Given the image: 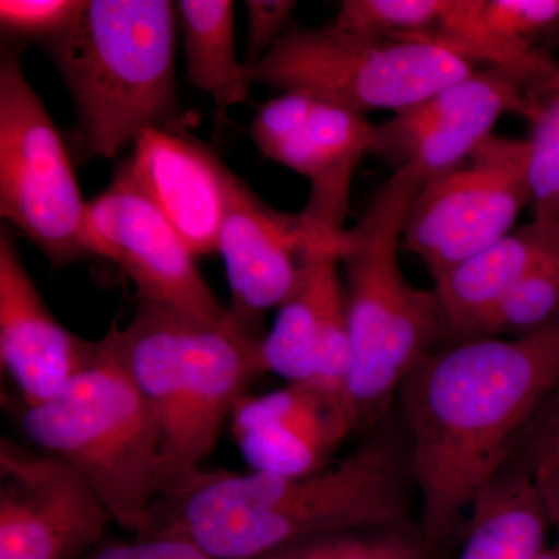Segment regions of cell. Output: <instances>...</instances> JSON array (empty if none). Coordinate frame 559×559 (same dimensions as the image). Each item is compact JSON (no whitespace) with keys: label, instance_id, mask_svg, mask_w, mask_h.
Wrapping results in <instances>:
<instances>
[{"label":"cell","instance_id":"1","mask_svg":"<svg viewBox=\"0 0 559 559\" xmlns=\"http://www.w3.org/2000/svg\"><path fill=\"white\" fill-rule=\"evenodd\" d=\"M559 388V320L524 337H476L436 349L399 392L430 551L465 525L471 502L506 468Z\"/></svg>","mask_w":559,"mask_h":559},{"label":"cell","instance_id":"2","mask_svg":"<svg viewBox=\"0 0 559 559\" xmlns=\"http://www.w3.org/2000/svg\"><path fill=\"white\" fill-rule=\"evenodd\" d=\"M407 479L409 452L381 433L308 476L202 471L157 502L154 533L213 559H257L316 536L406 524Z\"/></svg>","mask_w":559,"mask_h":559},{"label":"cell","instance_id":"3","mask_svg":"<svg viewBox=\"0 0 559 559\" xmlns=\"http://www.w3.org/2000/svg\"><path fill=\"white\" fill-rule=\"evenodd\" d=\"M425 180L415 167L393 171L358 224L342 235L345 400L356 430L377 426L418 364L441 341H451L436 293L411 285L400 264L404 224Z\"/></svg>","mask_w":559,"mask_h":559},{"label":"cell","instance_id":"4","mask_svg":"<svg viewBox=\"0 0 559 559\" xmlns=\"http://www.w3.org/2000/svg\"><path fill=\"white\" fill-rule=\"evenodd\" d=\"M106 341L148 403L160 436L164 496L189 487L253 374L260 342L227 322H210L140 300Z\"/></svg>","mask_w":559,"mask_h":559},{"label":"cell","instance_id":"5","mask_svg":"<svg viewBox=\"0 0 559 559\" xmlns=\"http://www.w3.org/2000/svg\"><path fill=\"white\" fill-rule=\"evenodd\" d=\"M178 13L167 0H84L47 49L75 103L87 153L112 159L150 130H182Z\"/></svg>","mask_w":559,"mask_h":559},{"label":"cell","instance_id":"6","mask_svg":"<svg viewBox=\"0 0 559 559\" xmlns=\"http://www.w3.org/2000/svg\"><path fill=\"white\" fill-rule=\"evenodd\" d=\"M20 423L36 450L64 460L90 484L112 522L132 536L153 535L164 496L159 429L106 337L60 393L22 407Z\"/></svg>","mask_w":559,"mask_h":559},{"label":"cell","instance_id":"7","mask_svg":"<svg viewBox=\"0 0 559 559\" xmlns=\"http://www.w3.org/2000/svg\"><path fill=\"white\" fill-rule=\"evenodd\" d=\"M476 72L473 62L417 40L290 27L253 68L255 83L310 95L349 112L412 108Z\"/></svg>","mask_w":559,"mask_h":559},{"label":"cell","instance_id":"8","mask_svg":"<svg viewBox=\"0 0 559 559\" xmlns=\"http://www.w3.org/2000/svg\"><path fill=\"white\" fill-rule=\"evenodd\" d=\"M86 207L49 110L20 55L7 51L0 62V213L61 267L91 257Z\"/></svg>","mask_w":559,"mask_h":559},{"label":"cell","instance_id":"9","mask_svg":"<svg viewBox=\"0 0 559 559\" xmlns=\"http://www.w3.org/2000/svg\"><path fill=\"white\" fill-rule=\"evenodd\" d=\"M530 205L527 140L489 135L454 168L425 180L401 249L418 257L436 282L513 231Z\"/></svg>","mask_w":559,"mask_h":559},{"label":"cell","instance_id":"10","mask_svg":"<svg viewBox=\"0 0 559 559\" xmlns=\"http://www.w3.org/2000/svg\"><path fill=\"white\" fill-rule=\"evenodd\" d=\"M559 73L516 68L476 70L381 124H374V156L393 171L415 167L426 179L450 170L495 134L507 114L532 120L544 92Z\"/></svg>","mask_w":559,"mask_h":559},{"label":"cell","instance_id":"11","mask_svg":"<svg viewBox=\"0 0 559 559\" xmlns=\"http://www.w3.org/2000/svg\"><path fill=\"white\" fill-rule=\"evenodd\" d=\"M112 522L86 480L64 460L0 443V559H81Z\"/></svg>","mask_w":559,"mask_h":559},{"label":"cell","instance_id":"12","mask_svg":"<svg viewBox=\"0 0 559 559\" xmlns=\"http://www.w3.org/2000/svg\"><path fill=\"white\" fill-rule=\"evenodd\" d=\"M84 242L91 257L112 261L131 278L140 300L210 322L229 319L178 230L120 171L108 189L87 201Z\"/></svg>","mask_w":559,"mask_h":559},{"label":"cell","instance_id":"13","mask_svg":"<svg viewBox=\"0 0 559 559\" xmlns=\"http://www.w3.org/2000/svg\"><path fill=\"white\" fill-rule=\"evenodd\" d=\"M342 235L320 229L301 213L278 212L241 180L216 245L226 264L231 325L261 342L264 314L288 299L312 261L341 255Z\"/></svg>","mask_w":559,"mask_h":559},{"label":"cell","instance_id":"14","mask_svg":"<svg viewBox=\"0 0 559 559\" xmlns=\"http://www.w3.org/2000/svg\"><path fill=\"white\" fill-rule=\"evenodd\" d=\"M250 135L264 157L310 182L301 215L342 234L356 170L373 153L374 124L310 95L280 94L257 110Z\"/></svg>","mask_w":559,"mask_h":559},{"label":"cell","instance_id":"15","mask_svg":"<svg viewBox=\"0 0 559 559\" xmlns=\"http://www.w3.org/2000/svg\"><path fill=\"white\" fill-rule=\"evenodd\" d=\"M231 436L255 473L308 476L333 463L356 432L347 401L307 382L263 395L246 393L230 415Z\"/></svg>","mask_w":559,"mask_h":559},{"label":"cell","instance_id":"16","mask_svg":"<svg viewBox=\"0 0 559 559\" xmlns=\"http://www.w3.org/2000/svg\"><path fill=\"white\" fill-rule=\"evenodd\" d=\"M120 173L164 213L197 259L216 252L241 179L204 143L183 130L143 132Z\"/></svg>","mask_w":559,"mask_h":559},{"label":"cell","instance_id":"17","mask_svg":"<svg viewBox=\"0 0 559 559\" xmlns=\"http://www.w3.org/2000/svg\"><path fill=\"white\" fill-rule=\"evenodd\" d=\"M340 267V253H326L304 272L260 342V373L307 382L345 399L349 344Z\"/></svg>","mask_w":559,"mask_h":559},{"label":"cell","instance_id":"18","mask_svg":"<svg viewBox=\"0 0 559 559\" xmlns=\"http://www.w3.org/2000/svg\"><path fill=\"white\" fill-rule=\"evenodd\" d=\"M95 342L55 319L9 235L0 238V360L24 406L60 393L91 362Z\"/></svg>","mask_w":559,"mask_h":559},{"label":"cell","instance_id":"19","mask_svg":"<svg viewBox=\"0 0 559 559\" xmlns=\"http://www.w3.org/2000/svg\"><path fill=\"white\" fill-rule=\"evenodd\" d=\"M329 24L360 35L430 44L474 66L559 69L555 57H525L500 38L480 0H345Z\"/></svg>","mask_w":559,"mask_h":559},{"label":"cell","instance_id":"20","mask_svg":"<svg viewBox=\"0 0 559 559\" xmlns=\"http://www.w3.org/2000/svg\"><path fill=\"white\" fill-rule=\"evenodd\" d=\"M559 250V219H532L433 282L451 341L473 337L499 301Z\"/></svg>","mask_w":559,"mask_h":559},{"label":"cell","instance_id":"21","mask_svg":"<svg viewBox=\"0 0 559 559\" xmlns=\"http://www.w3.org/2000/svg\"><path fill=\"white\" fill-rule=\"evenodd\" d=\"M462 528L457 559H538L551 530L532 484L502 469L477 492Z\"/></svg>","mask_w":559,"mask_h":559},{"label":"cell","instance_id":"22","mask_svg":"<svg viewBox=\"0 0 559 559\" xmlns=\"http://www.w3.org/2000/svg\"><path fill=\"white\" fill-rule=\"evenodd\" d=\"M186 53L187 79L216 108L229 109L249 97L255 73L240 61L235 44V3L229 0L176 2Z\"/></svg>","mask_w":559,"mask_h":559},{"label":"cell","instance_id":"23","mask_svg":"<svg viewBox=\"0 0 559 559\" xmlns=\"http://www.w3.org/2000/svg\"><path fill=\"white\" fill-rule=\"evenodd\" d=\"M559 320V250L499 301L473 337H524Z\"/></svg>","mask_w":559,"mask_h":559},{"label":"cell","instance_id":"24","mask_svg":"<svg viewBox=\"0 0 559 559\" xmlns=\"http://www.w3.org/2000/svg\"><path fill=\"white\" fill-rule=\"evenodd\" d=\"M432 555L419 528L401 524L316 536L257 559H430Z\"/></svg>","mask_w":559,"mask_h":559},{"label":"cell","instance_id":"25","mask_svg":"<svg viewBox=\"0 0 559 559\" xmlns=\"http://www.w3.org/2000/svg\"><path fill=\"white\" fill-rule=\"evenodd\" d=\"M503 469L532 484L559 538V388L524 430Z\"/></svg>","mask_w":559,"mask_h":559},{"label":"cell","instance_id":"26","mask_svg":"<svg viewBox=\"0 0 559 559\" xmlns=\"http://www.w3.org/2000/svg\"><path fill=\"white\" fill-rule=\"evenodd\" d=\"M532 219H559V73L530 120Z\"/></svg>","mask_w":559,"mask_h":559},{"label":"cell","instance_id":"27","mask_svg":"<svg viewBox=\"0 0 559 559\" xmlns=\"http://www.w3.org/2000/svg\"><path fill=\"white\" fill-rule=\"evenodd\" d=\"M84 0H2L0 25L7 35L50 43L72 24Z\"/></svg>","mask_w":559,"mask_h":559},{"label":"cell","instance_id":"28","mask_svg":"<svg viewBox=\"0 0 559 559\" xmlns=\"http://www.w3.org/2000/svg\"><path fill=\"white\" fill-rule=\"evenodd\" d=\"M245 7L248 11V47L245 62L253 69L288 33L297 2L248 0Z\"/></svg>","mask_w":559,"mask_h":559},{"label":"cell","instance_id":"29","mask_svg":"<svg viewBox=\"0 0 559 559\" xmlns=\"http://www.w3.org/2000/svg\"><path fill=\"white\" fill-rule=\"evenodd\" d=\"M81 559H213L189 539L173 533L134 536L130 540H103Z\"/></svg>","mask_w":559,"mask_h":559},{"label":"cell","instance_id":"30","mask_svg":"<svg viewBox=\"0 0 559 559\" xmlns=\"http://www.w3.org/2000/svg\"><path fill=\"white\" fill-rule=\"evenodd\" d=\"M538 559H559V538L543 551Z\"/></svg>","mask_w":559,"mask_h":559}]
</instances>
